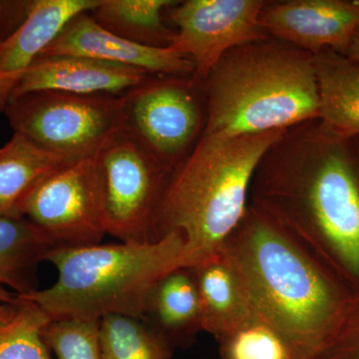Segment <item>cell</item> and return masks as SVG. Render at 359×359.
I'll use <instances>...</instances> for the list:
<instances>
[{
	"instance_id": "obj_21",
	"label": "cell",
	"mask_w": 359,
	"mask_h": 359,
	"mask_svg": "<svg viewBox=\"0 0 359 359\" xmlns=\"http://www.w3.org/2000/svg\"><path fill=\"white\" fill-rule=\"evenodd\" d=\"M101 359H170L174 349L145 321L107 316L99 321Z\"/></svg>"
},
{
	"instance_id": "obj_27",
	"label": "cell",
	"mask_w": 359,
	"mask_h": 359,
	"mask_svg": "<svg viewBox=\"0 0 359 359\" xmlns=\"http://www.w3.org/2000/svg\"><path fill=\"white\" fill-rule=\"evenodd\" d=\"M18 295L9 292L4 285L0 283V304H16L18 302Z\"/></svg>"
},
{
	"instance_id": "obj_17",
	"label": "cell",
	"mask_w": 359,
	"mask_h": 359,
	"mask_svg": "<svg viewBox=\"0 0 359 359\" xmlns=\"http://www.w3.org/2000/svg\"><path fill=\"white\" fill-rule=\"evenodd\" d=\"M69 159L13 133L0 148V217H22L21 205L40 182Z\"/></svg>"
},
{
	"instance_id": "obj_11",
	"label": "cell",
	"mask_w": 359,
	"mask_h": 359,
	"mask_svg": "<svg viewBox=\"0 0 359 359\" xmlns=\"http://www.w3.org/2000/svg\"><path fill=\"white\" fill-rule=\"evenodd\" d=\"M259 23L271 39L313 55H346L359 29V0L266 1Z\"/></svg>"
},
{
	"instance_id": "obj_20",
	"label": "cell",
	"mask_w": 359,
	"mask_h": 359,
	"mask_svg": "<svg viewBox=\"0 0 359 359\" xmlns=\"http://www.w3.org/2000/svg\"><path fill=\"white\" fill-rule=\"evenodd\" d=\"M173 0H100L90 11L98 25L122 39L149 47H169L175 35L164 23Z\"/></svg>"
},
{
	"instance_id": "obj_13",
	"label": "cell",
	"mask_w": 359,
	"mask_h": 359,
	"mask_svg": "<svg viewBox=\"0 0 359 359\" xmlns=\"http://www.w3.org/2000/svg\"><path fill=\"white\" fill-rule=\"evenodd\" d=\"M147 71L83 56L40 55L15 87L11 99L36 91L76 95H124L145 81Z\"/></svg>"
},
{
	"instance_id": "obj_16",
	"label": "cell",
	"mask_w": 359,
	"mask_h": 359,
	"mask_svg": "<svg viewBox=\"0 0 359 359\" xmlns=\"http://www.w3.org/2000/svg\"><path fill=\"white\" fill-rule=\"evenodd\" d=\"M144 321L173 349L192 344L203 330L200 292L192 269L182 266L161 280Z\"/></svg>"
},
{
	"instance_id": "obj_15",
	"label": "cell",
	"mask_w": 359,
	"mask_h": 359,
	"mask_svg": "<svg viewBox=\"0 0 359 359\" xmlns=\"http://www.w3.org/2000/svg\"><path fill=\"white\" fill-rule=\"evenodd\" d=\"M190 269L199 289L203 330L217 341L261 320L244 278L223 248Z\"/></svg>"
},
{
	"instance_id": "obj_6",
	"label": "cell",
	"mask_w": 359,
	"mask_h": 359,
	"mask_svg": "<svg viewBox=\"0 0 359 359\" xmlns=\"http://www.w3.org/2000/svg\"><path fill=\"white\" fill-rule=\"evenodd\" d=\"M124 95L25 94L4 112L14 133L69 159L93 157L126 126Z\"/></svg>"
},
{
	"instance_id": "obj_25",
	"label": "cell",
	"mask_w": 359,
	"mask_h": 359,
	"mask_svg": "<svg viewBox=\"0 0 359 359\" xmlns=\"http://www.w3.org/2000/svg\"><path fill=\"white\" fill-rule=\"evenodd\" d=\"M32 6V0H0V42L23 25Z\"/></svg>"
},
{
	"instance_id": "obj_23",
	"label": "cell",
	"mask_w": 359,
	"mask_h": 359,
	"mask_svg": "<svg viewBox=\"0 0 359 359\" xmlns=\"http://www.w3.org/2000/svg\"><path fill=\"white\" fill-rule=\"evenodd\" d=\"M219 344L224 359H292L283 337L262 320L249 323Z\"/></svg>"
},
{
	"instance_id": "obj_18",
	"label": "cell",
	"mask_w": 359,
	"mask_h": 359,
	"mask_svg": "<svg viewBox=\"0 0 359 359\" xmlns=\"http://www.w3.org/2000/svg\"><path fill=\"white\" fill-rule=\"evenodd\" d=\"M320 119L340 133L359 135V61L332 50L314 55Z\"/></svg>"
},
{
	"instance_id": "obj_19",
	"label": "cell",
	"mask_w": 359,
	"mask_h": 359,
	"mask_svg": "<svg viewBox=\"0 0 359 359\" xmlns=\"http://www.w3.org/2000/svg\"><path fill=\"white\" fill-rule=\"evenodd\" d=\"M51 241L25 217H0V283L16 295L37 289V269L52 250Z\"/></svg>"
},
{
	"instance_id": "obj_14",
	"label": "cell",
	"mask_w": 359,
	"mask_h": 359,
	"mask_svg": "<svg viewBox=\"0 0 359 359\" xmlns=\"http://www.w3.org/2000/svg\"><path fill=\"white\" fill-rule=\"evenodd\" d=\"M100 0H32L23 25L0 42V111L4 112L11 94L26 70L61 30L78 14L90 13Z\"/></svg>"
},
{
	"instance_id": "obj_12",
	"label": "cell",
	"mask_w": 359,
	"mask_h": 359,
	"mask_svg": "<svg viewBox=\"0 0 359 359\" xmlns=\"http://www.w3.org/2000/svg\"><path fill=\"white\" fill-rule=\"evenodd\" d=\"M40 55L83 56L155 75L194 76L195 72L193 61L187 56L170 47L144 46L122 39L98 25L89 13L72 18Z\"/></svg>"
},
{
	"instance_id": "obj_4",
	"label": "cell",
	"mask_w": 359,
	"mask_h": 359,
	"mask_svg": "<svg viewBox=\"0 0 359 359\" xmlns=\"http://www.w3.org/2000/svg\"><path fill=\"white\" fill-rule=\"evenodd\" d=\"M201 86L204 136L264 133L320 118L313 54L271 37L226 52Z\"/></svg>"
},
{
	"instance_id": "obj_1",
	"label": "cell",
	"mask_w": 359,
	"mask_h": 359,
	"mask_svg": "<svg viewBox=\"0 0 359 359\" xmlns=\"http://www.w3.org/2000/svg\"><path fill=\"white\" fill-rule=\"evenodd\" d=\"M249 204L359 287V135L320 118L287 129L257 165Z\"/></svg>"
},
{
	"instance_id": "obj_24",
	"label": "cell",
	"mask_w": 359,
	"mask_h": 359,
	"mask_svg": "<svg viewBox=\"0 0 359 359\" xmlns=\"http://www.w3.org/2000/svg\"><path fill=\"white\" fill-rule=\"evenodd\" d=\"M99 321L51 320L43 337L57 359H101Z\"/></svg>"
},
{
	"instance_id": "obj_22",
	"label": "cell",
	"mask_w": 359,
	"mask_h": 359,
	"mask_svg": "<svg viewBox=\"0 0 359 359\" xmlns=\"http://www.w3.org/2000/svg\"><path fill=\"white\" fill-rule=\"evenodd\" d=\"M20 302L13 320L0 328V359H53L43 337L50 318L33 302Z\"/></svg>"
},
{
	"instance_id": "obj_26",
	"label": "cell",
	"mask_w": 359,
	"mask_h": 359,
	"mask_svg": "<svg viewBox=\"0 0 359 359\" xmlns=\"http://www.w3.org/2000/svg\"><path fill=\"white\" fill-rule=\"evenodd\" d=\"M20 301V299H18ZM20 302L16 304H0V328L6 327L13 320L20 308Z\"/></svg>"
},
{
	"instance_id": "obj_8",
	"label": "cell",
	"mask_w": 359,
	"mask_h": 359,
	"mask_svg": "<svg viewBox=\"0 0 359 359\" xmlns=\"http://www.w3.org/2000/svg\"><path fill=\"white\" fill-rule=\"evenodd\" d=\"M20 215L56 249L101 244L106 230L96 156L70 161L45 177L21 205Z\"/></svg>"
},
{
	"instance_id": "obj_28",
	"label": "cell",
	"mask_w": 359,
	"mask_h": 359,
	"mask_svg": "<svg viewBox=\"0 0 359 359\" xmlns=\"http://www.w3.org/2000/svg\"><path fill=\"white\" fill-rule=\"evenodd\" d=\"M347 57L359 61V29L347 50Z\"/></svg>"
},
{
	"instance_id": "obj_2",
	"label": "cell",
	"mask_w": 359,
	"mask_h": 359,
	"mask_svg": "<svg viewBox=\"0 0 359 359\" xmlns=\"http://www.w3.org/2000/svg\"><path fill=\"white\" fill-rule=\"evenodd\" d=\"M223 249L244 278L259 318L306 359L327 346L359 306V294L294 233L249 204Z\"/></svg>"
},
{
	"instance_id": "obj_5",
	"label": "cell",
	"mask_w": 359,
	"mask_h": 359,
	"mask_svg": "<svg viewBox=\"0 0 359 359\" xmlns=\"http://www.w3.org/2000/svg\"><path fill=\"white\" fill-rule=\"evenodd\" d=\"M181 231L147 244L59 248L46 257L58 271L51 287L18 295L39 306L51 320H100L107 316L145 320L161 280L184 268Z\"/></svg>"
},
{
	"instance_id": "obj_7",
	"label": "cell",
	"mask_w": 359,
	"mask_h": 359,
	"mask_svg": "<svg viewBox=\"0 0 359 359\" xmlns=\"http://www.w3.org/2000/svg\"><path fill=\"white\" fill-rule=\"evenodd\" d=\"M106 233L121 243L153 242L156 212L173 172L123 130L96 155Z\"/></svg>"
},
{
	"instance_id": "obj_9",
	"label": "cell",
	"mask_w": 359,
	"mask_h": 359,
	"mask_svg": "<svg viewBox=\"0 0 359 359\" xmlns=\"http://www.w3.org/2000/svg\"><path fill=\"white\" fill-rule=\"evenodd\" d=\"M199 86L193 75L151 74L124 94L127 129L172 172L201 137Z\"/></svg>"
},
{
	"instance_id": "obj_3",
	"label": "cell",
	"mask_w": 359,
	"mask_h": 359,
	"mask_svg": "<svg viewBox=\"0 0 359 359\" xmlns=\"http://www.w3.org/2000/svg\"><path fill=\"white\" fill-rule=\"evenodd\" d=\"M287 130L201 135L170 177L156 212L153 242L181 231L186 241L184 268L219 252L247 212L257 165Z\"/></svg>"
},
{
	"instance_id": "obj_10",
	"label": "cell",
	"mask_w": 359,
	"mask_h": 359,
	"mask_svg": "<svg viewBox=\"0 0 359 359\" xmlns=\"http://www.w3.org/2000/svg\"><path fill=\"white\" fill-rule=\"evenodd\" d=\"M263 0H187L166 13L178 27L170 48L195 65L194 78L204 83L212 68L231 49L269 39L259 23Z\"/></svg>"
}]
</instances>
